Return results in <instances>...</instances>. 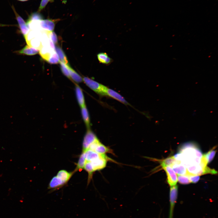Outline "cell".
Here are the masks:
<instances>
[{"label": "cell", "instance_id": "obj_4", "mask_svg": "<svg viewBox=\"0 0 218 218\" xmlns=\"http://www.w3.org/2000/svg\"><path fill=\"white\" fill-rule=\"evenodd\" d=\"M178 187L177 185L170 186V209L169 218H173V210L176 202Z\"/></svg>", "mask_w": 218, "mask_h": 218}, {"label": "cell", "instance_id": "obj_23", "mask_svg": "<svg viewBox=\"0 0 218 218\" xmlns=\"http://www.w3.org/2000/svg\"><path fill=\"white\" fill-rule=\"evenodd\" d=\"M84 168L88 173V182H89L92 179L93 173L94 172V170L91 163L89 161H86Z\"/></svg>", "mask_w": 218, "mask_h": 218}, {"label": "cell", "instance_id": "obj_16", "mask_svg": "<svg viewBox=\"0 0 218 218\" xmlns=\"http://www.w3.org/2000/svg\"><path fill=\"white\" fill-rule=\"evenodd\" d=\"M39 51V50L27 45L18 52L19 54L28 55H32L37 54Z\"/></svg>", "mask_w": 218, "mask_h": 218}, {"label": "cell", "instance_id": "obj_15", "mask_svg": "<svg viewBox=\"0 0 218 218\" xmlns=\"http://www.w3.org/2000/svg\"><path fill=\"white\" fill-rule=\"evenodd\" d=\"M74 173L73 171L69 172L64 170H61L58 171L56 176L60 178L65 184L68 181Z\"/></svg>", "mask_w": 218, "mask_h": 218}, {"label": "cell", "instance_id": "obj_32", "mask_svg": "<svg viewBox=\"0 0 218 218\" xmlns=\"http://www.w3.org/2000/svg\"><path fill=\"white\" fill-rule=\"evenodd\" d=\"M18 0L21 1H28V0Z\"/></svg>", "mask_w": 218, "mask_h": 218}, {"label": "cell", "instance_id": "obj_14", "mask_svg": "<svg viewBox=\"0 0 218 218\" xmlns=\"http://www.w3.org/2000/svg\"><path fill=\"white\" fill-rule=\"evenodd\" d=\"M81 112L83 119L87 129H90V118L89 113L86 105L81 107Z\"/></svg>", "mask_w": 218, "mask_h": 218}, {"label": "cell", "instance_id": "obj_8", "mask_svg": "<svg viewBox=\"0 0 218 218\" xmlns=\"http://www.w3.org/2000/svg\"><path fill=\"white\" fill-rule=\"evenodd\" d=\"M12 8L15 14L21 31L25 38L30 29L23 19L17 13L14 7L13 6Z\"/></svg>", "mask_w": 218, "mask_h": 218}, {"label": "cell", "instance_id": "obj_3", "mask_svg": "<svg viewBox=\"0 0 218 218\" xmlns=\"http://www.w3.org/2000/svg\"><path fill=\"white\" fill-rule=\"evenodd\" d=\"M98 139L90 129H87L82 143V152L88 149L90 145Z\"/></svg>", "mask_w": 218, "mask_h": 218}, {"label": "cell", "instance_id": "obj_26", "mask_svg": "<svg viewBox=\"0 0 218 218\" xmlns=\"http://www.w3.org/2000/svg\"><path fill=\"white\" fill-rule=\"evenodd\" d=\"M177 181L180 183L183 184H187L190 183L191 182L188 177L186 175H178L177 177Z\"/></svg>", "mask_w": 218, "mask_h": 218}, {"label": "cell", "instance_id": "obj_27", "mask_svg": "<svg viewBox=\"0 0 218 218\" xmlns=\"http://www.w3.org/2000/svg\"><path fill=\"white\" fill-rule=\"evenodd\" d=\"M61 68L63 74L69 79L71 80L70 74L68 69L64 63L60 61Z\"/></svg>", "mask_w": 218, "mask_h": 218}, {"label": "cell", "instance_id": "obj_12", "mask_svg": "<svg viewBox=\"0 0 218 218\" xmlns=\"http://www.w3.org/2000/svg\"><path fill=\"white\" fill-rule=\"evenodd\" d=\"M170 167L178 175H186L187 174L186 167L181 163V162L176 163Z\"/></svg>", "mask_w": 218, "mask_h": 218}, {"label": "cell", "instance_id": "obj_22", "mask_svg": "<svg viewBox=\"0 0 218 218\" xmlns=\"http://www.w3.org/2000/svg\"><path fill=\"white\" fill-rule=\"evenodd\" d=\"M85 162L86 160L85 157L84 152H82L79 157L76 167L73 171L74 173L79 170L83 169L84 168Z\"/></svg>", "mask_w": 218, "mask_h": 218}, {"label": "cell", "instance_id": "obj_11", "mask_svg": "<svg viewBox=\"0 0 218 218\" xmlns=\"http://www.w3.org/2000/svg\"><path fill=\"white\" fill-rule=\"evenodd\" d=\"M75 91L76 97L78 103L81 107L85 105L84 94L81 88L77 84H75Z\"/></svg>", "mask_w": 218, "mask_h": 218}, {"label": "cell", "instance_id": "obj_21", "mask_svg": "<svg viewBox=\"0 0 218 218\" xmlns=\"http://www.w3.org/2000/svg\"><path fill=\"white\" fill-rule=\"evenodd\" d=\"M55 51L58 55L60 61L66 64H68L67 58L62 49L59 46H56L55 47Z\"/></svg>", "mask_w": 218, "mask_h": 218}, {"label": "cell", "instance_id": "obj_13", "mask_svg": "<svg viewBox=\"0 0 218 218\" xmlns=\"http://www.w3.org/2000/svg\"><path fill=\"white\" fill-rule=\"evenodd\" d=\"M65 184L63 181L57 176L52 178L48 185L49 189H55L62 186Z\"/></svg>", "mask_w": 218, "mask_h": 218}, {"label": "cell", "instance_id": "obj_17", "mask_svg": "<svg viewBox=\"0 0 218 218\" xmlns=\"http://www.w3.org/2000/svg\"><path fill=\"white\" fill-rule=\"evenodd\" d=\"M66 65L68 69L71 80L76 83L82 82L83 81L82 77L73 70L68 64Z\"/></svg>", "mask_w": 218, "mask_h": 218}, {"label": "cell", "instance_id": "obj_1", "mask_svg": "<svg viewBox=\"0 0 218 218\" xmlns=\"http://www.w3.org/2000/svg\"><path fill=\"white\" fill-rule=\"evenodd\" d=\"M83 80L90 89L101 96H104V92L107 87L88 77H84Z\"/></svg>", "mask_w": 218, "mask_h": 218}, {"label": "cell", "instance_id": "obj_24", "mask_svg": "<svg viewBox=\"0 0 218 218\" xmlns=\"http://www.w3.org/2000/svg\"><path fill=\"white\" fill-rule=\"evenodd\" d=\"M216 147L213 148L208 152L203 154L206 159L207 164L210 163L213 159L215 154L216 150H215Z\"/></svg>", "mask_w": 218, "mask_h": 218}, {"label": "cell", "instance_id": "obj_20", "mask_svg": "<svg viewBox=\"0 0 218 218\" xmlns=\"http://www.w3.org/2000/svg\"><path fill=\"white\" fill-rule=\"evenodd\" d=\"M180 162H181L180 161L176 160L173 156H172L167 157L162 160L160 162V164L162 167L166 166L171 167L175 164Z\"/></svg>", "mask_w": 218, "mask_h": 218}, {"label": "cell", "instance_id": "obj_29", "mask_svg": "<svg viewBox=\"0 0 218 218\" xmlns=\"http://www.w3.org/2000/svg\"><path fill=\"white\" fill-rule=\"evenodd\" d=\"M42 19V17L38 13H35L32 14L29 18L27 22L33 21L41 20Z\"/></svg>", "mask_w": 218, "mask_h": 218}, {"label": "cell", "instance_id": "obj_9", "mask_svg": "<svg viewBox=\"0 0 218 218\" xmlns=\"http://www.w3.org/2000/svg\"><path fill=\"white\" fill-rule=\"evenodd\" d=\"M58 20L45 19L40 20L41 28L48 31H52L54 28L55 22Z\"/></svg>", "mask_w": 218, "mask_h": 218}, {"label": "cell", "instance_id": "obj_10", "mask_svg": "<svg viewBox=\"0 0 218 218\" xmlns=\"http://www.w3.org/2000/svg\"><path fill=\"white\" fill-rule=\"evenodd\" d=\"M55 51L52 49L48 45L42 46L39 52L41 57L47 61L52 52Z\"/></svg>", "mask_w": 218, "mask_h": 218}, {"label": "cell", "instance_id": "obj_5", "mask_svg": "<svg viewBox=\"0 0 218 218\" xmlns=\"http://www.w3.org/2000/svg\"><path fill=\"white\" fill-rule=\"evenodd\" d=\"M206 166L203 167L200 164H194L188 166L186 167L187 174L198 176L205 174Z\"/></svg>", "mask_w": 218, "mask_h": 218}, {"label": "cell", "instance_id": "obj_6", "mask_svg": "<svg viewBox=\"0 0 218 218\" xmlns=\"http://www.w3.org/2000/svg\"><path fill=\"white\" fill-rule=\"evenodd\" d=\"M165 171L167 176V181L170 186L176 185L177 181V175L170 166H166L162 167Z\"/></svg>", "mask_w": 218, "mask_h": 218}, {"label": "cell", "instance_id": "obj_7", "mask_svg": "<svg viewBox=\"0 0 218 218\" xmlns=\"http://www.w3.org/2000/svg\"><path fill=\"white\" fill-rule=\"evenodd\" d=\"M105 95L111 97L125 104L130 105L120 94L107 87H106L105 90Z\"/></svg>", "mask_w": 218, "mask_h": 218}, {"label": "cell", "instance_id": "obj_18", "mask_svg": "<svg viewBox=\"0 0 218 218\" xmlns=\"http://www.w3.org/2000/svg\"><path fill=\"white\" fill-rule=\"evenodd\" d=\"M97 59L101 63L108 65L111 64L113 60L105 52H101L97 54Z\"/></svg>", "mask_w": 218, "mask_h": 218}, {"label": "cell", "instance_id": "obj_2", "mask_svg": "<svg viewBox=\"0 0 218 218\" xmlns=\"http://www.w3.org/2000/svg\"><path fill=\"white\" fill-rule=\"evenodd\" d=\"M88 149L99 154L110 153L114 154L113 150L111 149L102 143L99 139L92 144Z\"/></svg>", "mask_w": 218, "mask_h": 218}, {"label": "cell", "instance_id": "obj_19", "mask_svg": "<svg viewBox=\"0 0 218 218\" xmlns=\"http://www.w3.org/2000/svg\"><path fill=\"white\" fill-rule=\"evenodd\" d=\"M40 35L35 37L27 42V43L28 45L39 50L42 47L41 42L40 38Z\"/></svg>", "mask_w": 218, "mask_h": 218}, {"label": "cell", "instance_id": "obj_30", "mask_svg": "<svg viewBox=\"0 0 218 218\" xmlns=\"http://www.w3.org/2000/svg\"><path fill=\"white\" fill-rule=\"evenodd\" d=\"M186 176L188 177L191 182L193 183H197L200 179V176L198 175L187 174Z\"/></svg>", "mask_w": 218, "mask_h": 218}, {"label": "cell", "instance_id": "obj_25", "mask_svg": "<svg viewBox=\"0 0 218 218\" xmlns=\"http://www.w3.org/2000/svg\"><path fill=\"white\" fill-rule=\"evenodd\" d=\"M47 61L51 64H56L59 63L58 56L55 51L52 52Z\"/></svg>", "mask_w": 218, "mask_h": 218}, {"label": "cell", "instance_id": "obj_31", "mask_svg": "<svg viewBox=\"0 0 218 218\" xmlns=\"http://www.w3.org/2000/svg\"><path fill=\"white\" fill-rule=\"evenodd\" d=\"M50 0H41L40 3L38 11H40L45 7Z\"/></svg>", "mask_w": 218, "mask_h": 218}, {"label": "cell", "instance_id": "obj_28", "mask_svg": "<svg viewBox=\"0 0 218 218\" xmlns=\"http://www.w3.org/2000/svg\"><path fill=\"white\" fill-rule=\"evenodd\" d=\"M47 34L48 38L54 44H57L58 38L56 34L54 31H47Z\"/></svg>", "mask_w": 218, "mask_h": 218}]
</instances>
